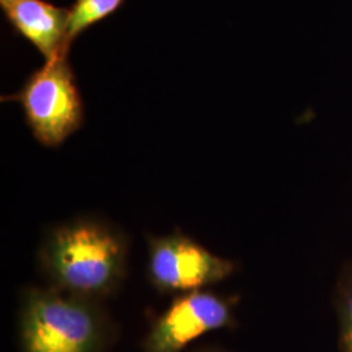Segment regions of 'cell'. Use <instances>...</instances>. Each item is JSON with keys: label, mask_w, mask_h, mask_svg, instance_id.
Here are the masks:
<instances>
[{"label": "cell", "mask_w": 352, "mask_h": 352, "mask_svg": "<svg viewBox=\"0 0 352 352\" xmlns=\"http://www.w3.org/2000/svg\"><path fill=\"white\" fill-rule=\"evenodd\" d=\"M129 247L126 231L111 221L77 215L45 231L38 269L51 289L104 302L126 283Z\"/></svg>", "instance_id": "6da1fadb"}, {"label": "cell", "mask_w": 352, "mask_h": 352, "mask_svg": "<svg viewBox=\"0 0 352 352\" xmlns=\"http://www.w3.org/2000/svg\"><path fill=\"white\" fill-rule=\"evenodd\" d=\"M20 352H104L113 324L104 302L49 286H25L19 296Z\"/></svg>", "instance_id": "7a4b0ae2"}, {"label": "cell", "mask_w": 352, "mask_h": 352, "mask_svg": "<svg viewBox=\"0 0 352 352\" xmlns=\"http://www.w3.org/2000/svg\"><path fill=\"white\" fill-rule=\"evenodd\" d=\"M17 102L33 138L46 148H58L85 120V107L68 55L46 60L28 77L17 93L1 97Z\"/></svg>", "instance_id": "3957f363"}, {"label": "cell", "mask_w": 352, "mask_h": 352, "mask_svg": "<svg viewBox=\"0 0 352 352\" xmlns=\"http://www.w3.org/2000/svg\"><path fill=\"white\" fill-rule=\"evenodd\" d=\"M146 278L160 295H182L208 289L235 273L236 264L221 257L174 228L166 235H145Z\"/></svg>", "instance_id": "277c9868"}, {"label": "cell", "mask_w": 352, "mask_h": 352, "mask_svg": "<svg viewBox=\"0 0 352 352\" xmlns=\"http://www.w3.org/2000/svg\"><path fill=\"white\" fill-rule=\"evenodd\" d=\"M234 299L210 289L176 295L155 316L142 340V352H183L206 333L234 324Z\"/></svg>", "instance_id": "5b68a950"}, {"label": "cell", "mask_w": 352, "mask_h": 352, "mask_svg": "<svg viewBox=\"0 0 352 352\" xmlns=\"http://www.w3.org/2000/svg\"><path fill=\"white\" fill-rule=\"evenodd\" d=\"M4 13L14 32L29 41L46 60L68 55V8L45 0H17Z\"/></svg>", "instance_id": "8992f818"}, {"label": "cell", "mask_w": 352, "mask_h": 352, "mask_svg": "<svg viewBox=\"0 0 352 352\" xmlns=\"http://www.w3.org/2000/svg\"><path fill=\"white\" fill-rule=\"evenodd\" d=\"M124 0H76L69 8L68 43H71L90 26L116 12Z\"/></svg>", "instance_id": "52a82bcc"}, {"label": "cell", "mask_w": 352, "mask_h": 352, "mask_svg": "<svg viewBox=\"0 0 352 352\" xmlns=\"http://www.w3.org/2000/svg\"><path fill=\"white\" fill-rule=\"evenodd\" d=\"M342 350L343 352H352V289L347 295L343 309Z\"/></svg>", "instance_id": "ba28073f"}, {"label": "cell", "mask_w": 352, "mask_h": 352, "mask_svg": "<svg viewBox=\"0 0 352 352\" xmlns=\"http://www.w3.org/2000/svg\"><path fill=\"white\" fill-rule=\"evenodd\" d=\"M17 0H0V6L3 8V11H6L7 8H10L11 6H13Z\"/></svg>", "instance_id": "9c48e42d"}, {"label": "cell", "mask_w": 352, "mask_h": 352, "mask_svg": "<svg viewBox=\"0 0 352 352\" xmlns=\"http://www.w3.org/2000/svg\"><path fill=\"white\" fill-rule=\"evenodd\" d=\"M193 352H223L221 351V350H218V349H214V347H204V349H199V350H196V351Z\"/></svg>", "instance_id": "30bf717a"}]
</instances>
